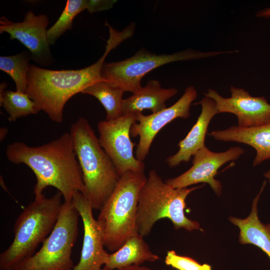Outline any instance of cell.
<instances>
[{"label": "cell", "instance_id": "1", "mask_svg": "<svg viewBox=\"0 0 270 270\" xmlns=\"http://www.w3.org/2000/svg\"><path fill=\"white\" fill-rule=\"evenodd\" d=\"M6 154L12 163L25 164L34 172L35 197L42 196L49 186L56 188L66 202H70L78 192L84 194L82 174L70 132L38 146L14 142L7 146Z\"/></svg>", "mask_w": 270, "mask_h": 270}, {"label": "cell", "instance_id": "2", "mask_svg": "<svg viewBox=\"0 0 270 270\" xmlns=\"http://www.w3.org/2000/svg\"><path fill=\"white\" fill-rule=\"evenodd\" d=\"M110 37L103 56L92 64L75 70H52L30 64L26 94L42 110L56 123L63 121L64 108L72 96L100 81L104 60L109 52L130 38L126 30L118 32L109 24Z\"/></svg>", "mask_w": 270, "mask_h": 270}, {"label": "cell", "instance_id": "3", "mask_svg": "<svg viewBox=\"0 0 270 270\" xmlns=\"http://www.w3.org/2000/svg\"><path fill=\"white\" fill-rule=\"evenodd\" d=\"M70 133L82 174L84 195L92 209L100 210L120 176L86 119L80 118L71 126Z\"/></svg>", "mask_w": 270, "mask_h": 270}, {"label": "cell", "instance_id": "4", "mask_svg": "<svg viewBox=\"0 0 270 270\" xmlns=\"http://www.w3.org/2000/svg\"><path fill=\"white\" fill-rule=\"evenodd\" d=\"M62 198L58 191L50 198L43 194L24 208L14 223L12 242L0 254V270H14L34 254L57 222Z\"/></svg>", "mask_w": 270, "mask_h": 270}, {"label": "cell", "instance_id": "5", "mask_svg": "<svg viewBox=\"0 0 270 270\" xmlns=\"http://www.w3.org/2000/svg\"><path fill=\"white\" fill-rule=\"evenodd\" d=\"M202 186L174 188L164 182L155 170H150L139 196L136 218L138 233L144 237L148 236L155 223L164 218L170 220L176 230L203 231L198 222L186 217L184 211L188 195Z\"/></svg>", "mask_w": 270, "mask_h": 270}, {"label": "cell", "instance_id": "6", "mask_svg": "<svg viewBox=\"0 0 270 270\" xmlns=\"http://www.w3.org/2000/svg\"><path fill=\"white\" fill-rule=\"evenodd\" d=\"M147 180L144 173L123 174L114 190L100 210L97 221L104 247L113 252L138 234L136 218L141 190Z\"/></svg>", "mask_w": 270, "mask_h": 270}, {"label": "cell", "instance_id": "7", "mask_svg": "<svg viewBox=\"0 0 270 270\" xmlns=\"http://www.w3.org/2000/svg\"><path fill=\"white\" fill-rule=\"evenodd\" d=\"M78 216L72 202H64L57 222L40 248L14 270H72L71 256L78 234Z\"/></svg>", "mask_w": 270, "mask_h": 270}, {"label": "cell", "instance_id": "8", "mask_svg": "<svg viewBox=\"0 0 270 270\" xmlns=\"http://www.w3.org/2000/svg\"><path fill=\"white\" fill-rule=\"evenodd\" d=\"M232 53L231 50L205 52L188 50L170 54H156L145 50H140L132 56L122 61L104 62L102 76L106 81L134 94L141 87L144 75L156 68L178 61L188 60Z\"/></svg>", "mask_w": 270, "mask_h": 270}, {"label": "cell", "instance_id": "9", "mask_svg": "<svg viewBox=\"0 0 270 270\" xmlns=\"http://www.w3.org/2000/svg\"><path fill=\"white\" fill-rule=\"evenodd\" d=\"M136 122V114H128L98 124L100 143L120 176L128 170L144 173V164L134 157L133 148L136 144L130 137L131 127Z\"/></svg>", "mask_w": 270, "mask_h": 270}, {"label": "cell", "instance_id": "10", "mask_svg": "<svg viewBox=\"0 0 270 270\" xmlns=\"http://www.w3.org/2000/svg\"><path fill=\"white\" fill-rule=\"evenodd\" d=\"M197 92L193 86H188L181 98L174 104L157 113L145 116L136 114V122L132 126L130 136H139L136 158L142 161L148 154L152 142L157 134L168 124L180 118H188L190 115L192 102L196 98Z\"/></svg>", "mask_w": 270, "mask_h": 270}, {"label": "cell", "instance_id": "11", "mask_svg": "<svg viewBox=\"0 0 270 270\" xmlns=\"http://www.w3.org/2000/svg\"><path fill=\"white\" fill-rule=\"evenodd\" d=\"M244 152V150L238 146L230 148L224 152H216L205 146L194 156L192 166L190 168L178 176L166 180L165 182L174 188H188L198 183H207L220 196L222 186L220 182L215 178L218 169L226 162L237 160Z\"/></svg>", "mask_w": 270, "mask_h": 270}, {"label": "cell", "instance_id": "12", "mask_svg": "<svg viewBox=\"0 0 270 270\" xmlns=\"http://www.w3.org/2000/svg\"><path fill=\"white\" fill-rule=\"evenodd\" d=\"M48 24L46 14L36 16L32 10H29L20 22H13L2 17L0 34L8 33L10 40H18L30 51L32 58L36 62L48 66L51 64L52 60L47 38Z\"/></svg>", "mask_w": 270, "mask_h": 270}, {"label": "cell", "instance_id": "13", "mask_svg": "<svg viewBox=\"0 0 270 270\" xmlns=\"http://www.w3.org/2000/svg\"><path fill=\"white\" fill-rule=\"evenodd\" d=\"M230 91V98H224L212 89H208L204 95L215 102L218 113L235 114L238 126H256L270 122V104L264 96H251L244 89L234 86Z\"/></svg>", "mask_w": 270, "mask_h": 270}, {"label": "cell", "instance_id": "14", "mask_svg": "<svg viewBox=\"0 0 270 270\" xmlns=\"http://www.w3.org/2000/svg\"><path fill=\"white\" fill-rule=\"evenodd\" d=\"M72 202L80 216L84 226V238L80 257L72 270H100L109 254L104 249L102 230L93 216L92 208L82 193H76Z\"/></svg>", "mask_w": 270, "mask_h": 270}, {"label": "cell", "instance_id": "15", "mask_svg": "<svg viewBox=\"0 0 270 270\" xmlns=\"http://www.w3.org/2000/svg\"><path fill=\"white\" fill-rule=\"evenodd\" d=\"M200 104L201 113L186 136L178 144L179 150L174 154L168 157L166 162L170 167H176L182 162H188L204 144L208 124L212 118L218 114L215 102L204 96L194 104Z\"/></svg>", "mask_w": 270, "mask_h": 270}, {"label": "cell", "instance_id": "16", "mask_svg": "<svg viewBox=\"0 0 270 270\" xmlns=\"http://www.w3.org/2000/svg\"><path fill=\"white\" fill-rule=\"evenodd\" d=\"M215 140L246 144L256 150L253 166L270 158V122L253 127L232 126L224 130H213L208 134Z\"/></svg>", "mask_w": 270, "mask_h": 270}, {"label": "cell", "instance_id": "17", "mask_svg": "<svg viewBox=\"0 0 270 270\" xmlns=\"http://www.w3.org/2000/svg\"><path fill=\"white\" fill-rule=\"evenodd\" d=\"M178 92L174 88H162L158 80H149L144 86L124 100L122 115L142 112L145 109L151 110L152 114L160 112L166 108V101Z\"/></svg>", "mask_w": 270, "mask_h": 270}, {"label": "cell", "instance_id": "18", "mask_svg": "<svg viewBox=\"0 0 270 270\" xmlns=\"http://www.w3.org/2000/svg\"><path fill=\"white\" fill-rule=\"evenodd\" d=\"M264 180L258 194L253 200L251 212L244 219L230 216L229 220L240 229L239 242L252 244L262 250L270 258V224L260 222L258 214V202L266 184Z\"/></svg>", "mask_w": 270, "mask_h": 270}, {"label": "cell", "instance_id": "19", "mask_svg": "<svg viewBox=\"0 0 270 270\" xmlns=\"http://www.w3.org/2000/svg\"><path fill=\"white\" fill-rule=\"evenodd\" d=\"M160 257L150 250L144 236L136 234L128 238L118 250L109 254L104 267L117 270L131 265H142L146 262H154Z\"/></svg>", "mask_w": 270, "mask_h": 270}, {"label": "cell", "instance_id": "20", "mask_svg": "<svg viewBox=\"0 0 270 270\" xmlns=\"http://www.w3.org/2000/svg\"><path fill=\"white\" fill-rule=\"evenodd\" d=\"M124 92L120 88L106 80H102L88 86L81 93L96 98L106 110L105 120L110 121L123 116L122 106Z\"/></svg>", "mask_w": 270, "mask_h": 270}, {"label": "cell", "instance_id": "21", "mask_svg": "<svg viewBox=\"0 0 270 270\" xmlns=\"http://www.w3.org/2000/svg\"><path fill=\"white\" fill-rule=\"evenodd\" d=\"M6 83L0 84V104L8 114L9 121L38 112L36 104L27 94L6 90Z\"/></svg>", "mask_w": 270, "mask_h": 270}, {"label": "cell", "instance_id": "22", "mask_svg": "<svg viewBox=\"0 0 270 270\" xmlns=\"http://www.w3.org/2000/svg\"><path fill=\"white\" fill-rule=\"evenodd\" d=\"M32 56L26 52L10 56H0V70L8 74L14 80L16 91L26 93L27 75Z\"/></svg>", "mask_w": 270, "mask_h": 270}, {"label": "cell", "instance_id": "23", "mask_svg": "<svg viewBox=\"0 0 270 270\" xmlns=\"http://www.w3.org/2000/svg\"><path fill=\"white\" fill-rule=\"evenodd\" d=\"M86 9V0H68L60 16L55 24L47 31V38L50 44L68 30H71L74 18Z\"/></svg>", "mask_w": 270, "mask_h": 270}, {"label": "cell", "instance_id": "24", "mask_svg": "<svg viewBox=\"0 0 270 270\" xmlns=\"http://www.w3.org/2000/svg\"><path fill=\"white\" fill-rule=\"evenodd\" d=\"M164 262L177 270H212L210 265L201 264L192 258L178 255L174 250L167 252Z\"/></svg>", "mask_w": 270, "mask_h": 270}, {"label": "cell", "instance_id": "25", "mask_svg": "<svg viewBox=\"0 0 270 270\" xmlns=\"http://www.w3.org/2000/svg\"><path fill=\"white\" fill-rule=\"evenodd\" d=\"M116 0H86V10L90 14L110 8Z\"/></svg>", "mask_w": 270, "mask_h": 270}, {"label": "cell", "instance_id": "26", "mask_svg": "<svg viewBox=\"0 0 270 270\" xmlns=\"http://www.w3.org/2000/svg\"><path fill=\"white\" fill-rule=\"evenodd\" d=\"M118 270H153L149 267L142 265H131Z\"/></svg>", "mask_w": 270, "mask_h": 270}, {"label": "cell", "instance_id": "27", "mask_svg": "<svg viewBox=\"0 0 270 270\" xmlns=\"http://www.w3.org/2000/svg\"><path fill=\"white\" fill-rule=\"evenodd\" d=\"M256 16L258 17H269L270 16V8H268L257 12Z\"/></svg>", "mask_w": 270, "mask_h": 270}, {"label": "cell", "instance_id": "28", "mask_svg": "<svg viewBox=\"0 0 270 270\" xmlns=\"http://www.w3.org/2000/svg\"><path fill=\"white\" fill-rule=\"evenodd\" d=\"M8 129L6 128L2 127L0 130V138L2 140L6 136L8 132Z\"/></svg>", "mask_w": 270, "mask_h": 270}, {"label": "cell", "instance_id": "29", "mask_svg": "<svg viewBox=\"0 0 270 270\" xmlns=\"http://www.w3.org/2000/svg\"><path fill=\"white\" fill-rule=\"evenodd\" d=\"M264 176L265 178L268 180L269 182H270V170L266 172Z\"/></svg>", "mask_w": 270, "mask_h": 270}, {"label": "cell", "instance_id": "30", "mask_svg": "<svg viewBox=\"0 0 270 270\" xmlns=\"http://www.w3.org/2000/svg\"><path fill=\"white\" fill-rule=\"evenodd\" d=\"M100 270H109V269H108V268H106V267L104 266V267L102 268Z\"/></svg>", "mask_w": 270, "mask_h": 270}]
</instances>
